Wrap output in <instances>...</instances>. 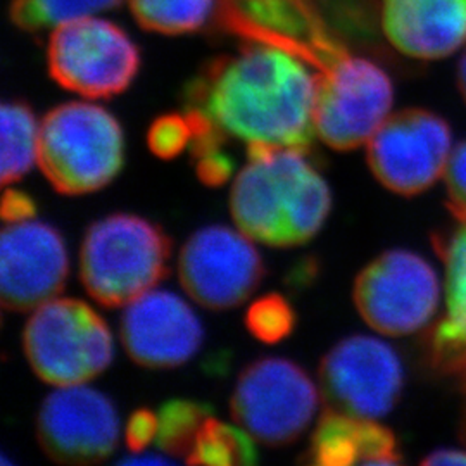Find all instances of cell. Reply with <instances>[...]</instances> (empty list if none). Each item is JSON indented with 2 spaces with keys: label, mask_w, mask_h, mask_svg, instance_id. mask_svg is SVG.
<instances>
[{
  "label": "cell",
  "mask_w": 466,
  "mask_h": 466,
  "mask_svg": "<svg viewBox=\"0 0 466 466\" xmlns=\"http://www.w3.org/2000/svg\"><path fill=\"white\" fill-rule=\"evenodd\" d=\"M194 111L225 138L309 149L317 135V75L306 63L267 44L209 61L184 90Z\"/></svg>",
  "instance_id": "6da1fadb"
},
{
  "label": "cell",
  "mask_w": 466,
  "mask_h": 466,
  "mask_svg": "<svg viewBox=\"0 0 466 466\" xmlns=\"http://www.w3.org/2000/svg\"><path fill=\"white\" fill-rule=\"evenodd\" d=\"M248 159L230 194L238 230L271 248L311 240L330 215L332 194L304 150L249 144Z\"/></svg>",
  "instance_id": "7a4b0ae2"
},
{
  "label": "cell",
  "mask_w": 466,
  "mask_h": 466,
  "mask_svg": "<svg viewBox=\"0 0 466 466\" xmlns=\"http://www.w3.org/2000/svg\"><path fill=\"white\" fill-rule=\"evenodd\" d=\"M171 240L146 218L116 213L92 223L80 249V280L92 299L121 308L167 275Z\"/></svg>",
  "instance_id": "3957f363"
},
{
  "label": "cell",
  "mask_w": 466,
  "mask_h": 466,
  "mask_svg": "<svg viewBox=\"0 0 466 466\" xmlns=\"http://www.w3.org/2000/svg\"><path fill=\"white\" fill-rule=\"evenodd\" d=\"M123 161V130L97 104L66 102L40 123L36 163L59 194L97 192L116 178Z\"/></svg>",
  "instance_id": "277c9868"
},
{
  "label": "cell",
  "mask_w": 466,
  "mask_h": 466,
  "mask_svg": "<svg viewBox=\"0 0 466 466\" xmlns=\"http://www.w3.org/2000/svg\"><path fill=\"white\" fill-rule=\"evenodd\" d=\"M23 350L38 379L56 387L80 385L113 363V335L84 300L54 299L38 306L23 330Z\"/></svg>",
  "instance_id": "5b68a950"
},
{
  "label": "cell",
  "mask_w": 466,
  "mask_h": 466,
  "mask_svg": "<svg viewBox=\"0 0 466 466\" xmlns=\"http://www.w3.org/2000/svg\"><path fill=\"white\" fill-rule=\"evenodd\" d=\"M47 66L56 84L88 99L123 94L137 76L140 52L117 25L90 16L52 30Z\"/></svg>",
  "instance_id": "8992f818"
},
{
  "label": "cell",
  "mask_w": 466,
  "mask_h": 466,
  "mask_svg": "<svg viewBox=\"0 0 466 466\" xmlns=\"http://www.w3.org/2000/svg\"><path fill=\"white\" fill-rule=\"evenodd\" d=\"M218 26L244 42L267 44L306 63L323 78L350 54L313 0H218Z\"/></svg>",
  "instance_id": "52a82bcc"
},
{
  "label": "cell",
  "mask_w": 466,
  "mask_h": 466,
  "mask_svg": "<svg viewBox=\"0 0 466 466\" xmlns=\"http://www.w3.org/2000/svg\"><path fill=\"white\" fill-rule=\"evenodd\" d=\"M319 398L317 385L299 365L285 358H261L238 375L230 411L256 441L285 446L309 427Z\"/></svg>",
  "instance_id": "ba28073f"
},
{
  "label": "cell",
  "mask_w": 466,
  "mask_h": 466,
  "mask_svg": "<svg viewBox=\"0 0 466 466\" xmlns=\"http://www.w3.org/2000/svg\"><path fill=\"white\" fill-rule=\"evenodd\" d=\"M354 304L371 329L385 335H408L432 319L441 285L421 256L387 250L373 259L354 282Z\"/></svg>",
  "instance_id": "9c48e42d"
},
{
  "label": "cell",
  "mask_w": 466,
  "mask_h": 466,
  "mask_svg": "<svg viewBox=\"0 0 466 466\" xmlns=\"http://www.w3.org/2000/svg\"><path fill=\"white\" fill-rule=\"evenodd\" d=\"M318 380L329 410L377 420L390 413L400 400L404 370L389 344L370 335H352L327 352Z\"/></svg>",
  "instance_id": "30bf717a"
},
{
  "label": "cell",
  "mask_w": 466,
  "mask_h": 466,
  "mask_svg": "<svg viewBox=\"0 0 466 466\" xmlns=\"http://www.w3.org/2000/svg\"><path fill=\"white\" fill-rule=\"evenodd\" d=\"M368 165L380 184L417 196L446 173L451 130L446 119L425 109H404L383 119L368 140Z\"/></svg>",
  "instance_id": "8fae6325"
},
{
  "label": "cell",
  "mask_w": 466,
  "mask_h": 466,
  "mask_svg": "<svg viewBox=\"0 0 466 466\" xmlns=\"http://www.w3.org/2000/svg\"><path fill=\"white\" fill-rule=\"evenodd\" d=\"M394 90L382 67L350 56L329 76L317 78L315 128L323 144L352 150L368 144L389 116Z\"/></svg>",
  "instance_id": "7c38bea8"
},
{
  "label": "cell",
  "mask_w": 466,
  "mask_h": 466,
  "mask_svg": "<svg viewBox=\"0 0 466 466\" xmlns=\"http://www.w3.org/2000/svg\"><path fill=\"white\" fill-rule=\"evenodd\" d=\"M265 277V263L252 238L223 225L200 228L187 240L178 279L188 298L209 309L242 304Z\"/></svg>",
  "instance_id": "4fadbf2b"
},
{
  "label": "cell",
  "mask_w": 466,
  "mask_h": 466,
  "mask_svg": "<svg viewBox=\"0 0 466 466\" xmlns=\"http://www.w3.org/2000/svg\"><path fill=\"white\" fill-rule=\"evenodd\" d=\"M36 437L56 463L96 465L116 450V408L106 394L84 383L57 387L40 406Z\"/></svg>",
  "instance_id": "5bb4252c"
},
{
  "label": "cell",
  "mask_w": 466,
  "mask_h": 466,
  "mask_svg": "<svg viewBox=\"0 0 466 466\" xmlns=\"http://www.w3.org/2000/svg\"><path fill=\"white\" fill-rule=\"evenodd\" d=\"M69 273L66 246L42 221L9 223L0 238V300L9 311H34L63 292Z\"/></svg>",
  "instance_id": "9a60e30c"
},
{
  "label": "cell",
  "mask_w": 466,
  "mask_h": 466,
  "mask_svg": "<svg viewBox=\"0 0 466 466\" xmlns=\"http://www.w3.org/2000/svg\"><path fill=\"white\" fill-rule=\"evenodd\" d=\"M119 333L128 356L150 370L180 367L202 344L194 309L177 294L154 289L125 306Z\"/></svg>",
  "instance_id": "2e32d148"
},
{
  "label": "cell",
  "mask_w": 466,
  "mask_h": 466,
  "mask_svg": "<svg viewBox=\"0 0 466 466\" xmlns=\"http://www.w3.org/2000/svg\"><path fill=\"white\" fill-rule=\"evenodd\" d=\"M382 30L415 59H441L466 44V0H382Z\"/></svg>",
  "instance_id": "e0dca14e"
},
{
  "label": "cell",
  "mask_w": 466,
  "mask_h": 466,
  "mask_svg": "<svg viewBox=\"0 0 466 466\" xmlns=\"http://www.w3.org/2000/svg\"><path fill=\"white\" fill-rule=\"evenodd\" d=\"M308 460L319 466L400 465V454L389 429L329 410L318 421Z\"/></svg>",
  "instance_id": "ac0fdd59"
},
{
  "label": "cell",
  "mask_w": 466,
  "mask_h": 466,
  "mask_svg": "<svg viewBox=\"0 0 466 466\" xmlns=\"http://www.w3.org/2000/svg\"><path fill=\"white\" fill-rule=\"evenodd\" d=\"M446 263V317L432 333L433 365L466 385V223L435 242Z\"/></svg>",
  "instance_id": "d6986e66"
},
{
  "label": "cell",
  "mask_w": 466,
  "mask_h": 466,
  "mask_svg": "<svg viewBox=\"0 0 466 466\" xmlns=\"http://www.w3.org/2000/svg\"><path fill=\"white\" fill-rule=\"evenodd\" d=\"M2 156L0 177L2 184L21 180L38 161L40 125L36 123L30 106L19 100L2 104Z\"/></svg>",
  "instance_id": "ffe728a7"
},
{
  "label": "cell",
  "mask_w": 466,
  "mask_h": 466,
  "mask_svg": "<svg viewBox=\"0 0 466 466\" xmlns=\"http://www.w3.org/2000/svg\"><path fill=\"white\" fill-rule=\"evenodd\" d=\"M252 435L240 425H227L209 417L200 427L194 448L187 456L190 465H256L258 451Z\"/></svg>",
  "instance_id": "44dd1931"
},
{
  "label": "cell",
  "mask_w": 466,
  "mask_h": 466,
  "mask_svg": "<svg viewBox=\"0 0 466 466\" xmlns=\"http://www.w3.org/2000/svg\"><path fill=\"white\" fill-rule=\"evenodd\" d=\"M137 23L154 34L184 35L200 30L215 15L218 0H128Z\"/></svg>",
  "instance_id": "7402d4cb"
},
{
  "label": "cell",
  "mask_w": 466,
  "mask_h": 466,
  "mask_svg": "<svg viewBox=\"0 0 466 466\" xmlns=\"http://www.w3.org/2000/svg\"><path fill=\"white\" fill-rule=\"evenodd\" d=\"M123 0H11L9 16L25 32L57 28L115 9Z\"/></svg>",
  "instance_id": "603a6c76"
},
{
  "label": "cell",
  "mask_w": 466,
  "mask_h": 466,
  "mask_svg": "<svg viewBox=\"0 0 466 466\" xmlns=\"http://www.w3.org/2000/svg\"><path fill=\"white\" fill-rule=\"evenodd\" d=\"M211 417V408L190 400H167L159 410L157 444L169 456H187L194 448L200 427Z\"/></svg>",
  "instance_id": "cb8c5ba5"
},
{
  "label": "cell",
  "mask_w": 466,
  "mask_h": 466,
  "mask_svg": "<svg viewBox=\"0 0 466 466\" xmlns=\"http://www.w3.org/2000/svg\"><path fill=\"white\" fill-rule=\"evenodd\" d=\"M296 325L290 302L280 294H267L254 300L246 315V327L258 340L275 344L289 337Z\"/></svg>",
  "instance_id": "d4e9b609"
},
{
  "label": "cell",
  "mask_w": 466,
  "mask_h": 466,
  "mask_svg": "<svg viewBox=\"0 0 466 466\" xmlns=\"http://www.w3.org/2000/svg\"><path fill=\"white\" fill-rule=\"evenodd\" d=\"M192 142V128L187 115H167L150 125L147 144L152 154L173 159Z\"/></svg>",
  "instance_id": "484cf974"
},
{
  "label": "cell",
  "mask_w": 466,
  "mask_h": 466,
  "mask_svg": "<svg viewBox=\"0 0 466 466\" xmlns=\"http://www.w3.org/2000/svg\"><path fill=\"white\" fill-rule=\"evenodd\" d=\"M446 184L450 192L448 208L460 223H466V140L451 154Z\"/></svg>",
  "instance_id": "4316f807"
},
{
  "label": "cell",
  "mask_w": 466,
  "mask_h": 466,
  "mask_svg": "<svg viewBox=\"0 0 466 466\" xmlns=\"http://www.w3.org/2000/svg\"><path fill=\"white\" fill-rule=\"evenodd\" d=\"M157 429H159V418L154 411L146 408L137 410L127 421V429H125L127 448L132 452L146 450L157 437Z\"/></svg>",
  "instance_id": "83f0119b"
},
{
  "label": "cell",
  "mask_w": 466,
  "mask_h": 466,
  "mask_svg": "<svg viewBox=\"0 0 466 466\" xmlns=\"http://www.w3.org/2000/svg\"><path fill=\"white\" fill-rule=\"evenodd\" d=\"M196 173L202 184L219 187L232 177V159L221 149L200 154L196 157Z\"/></svg>",
  "instance_id": "f1b7e54d"
},
{
  "label": "cell",
  "mask_w": 466,
  "mask_h": 466,
  "mask_svg": "<svg viewBox=\"0 0 466 466\" xmlns=\"http://www.w3.org/2000/svg\"><path fill=\"white\" fill-rule=\"evenodd\" d=\"M2 218L5 223H19L34 219L36 208L26 192L17 188H7L2 198Z\"/></svg>",
  "instance_id": "f546056e"
},
{
  "label": "cell",
  "mask_w": 466,
  "mask_h": 466,
  "mask_svg": "<svg viewBox=\"0 0 466 466\" xmlns=\"http://www.w3.org/2000/svg\"><path fill=\"white\" fill-rule=\"evenodd\" d=\"M423 465H466L465 451L439 450L423 460Z\"/></svg>",
  "instance_id": "4dcf8cb0"
},
{
  "label": "cell",
  "mask_w": 466,
  "mask_h": 466,
  "mask_svg": "<svg viewBox=\"0 0 466 466\" xmlns=\"http://www.w3.org/2000/svg\"><path fill=\"white\" fill-rule=\"evenodd\" d=\"M123 465H144V463H152V465H163V463H171V460L167 456H147V458H142V456H134V458H128V460H123L121 461Z\"/></svg>",
  "instance_id": "1f68e13d"
},
{
  "label": "cell",
  "mask_w": 466,
  "mask_h": 466,
  "mask_svg": "<svg viewBox=\"0 0 466 466\" xmlns=\"http://www.w3.org/2000/svg\"><path fill=\"white\" fill-rule=\"evenodd\" d=\"M458 88L466 102V52L461 56L460 65H458Z\"/></svg>",
  "instance_id": "d6a6232c"
}]
</instances>
